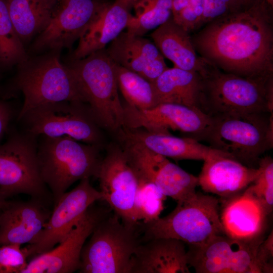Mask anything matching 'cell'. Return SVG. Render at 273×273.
<instances>
[{"label": "cell", "mask_w": 273, "mask_h": 273, "mask_svg": "<svg viewBox=\"0 0 273 273\" xmlns=\"http://www.w3.org/2000/svg\"><path fill=\"white\" fill-rule=\"evenodd\" d=\"M190 0H171V17L174 18L188 5Z\"/></svg>", "instance_id": "38"}, {"label": "cell", "mask_w": 273, "mask_h": 273, "mask_svg": "<svg viewBox=\"0 0 273 273\" xmlns=\"http://www.w3.org/2000/svg\"><path fill=\"white\" fill-rule=\"evenodd\" d=\"M151 36L161 54L172 61L174 67L199 73L203 59L197 56L190 33L172 17L156 28Z\"/></svg>", "instance_id": "25"}, {"label": "cell", "mask_w": 273, "mask_h": 273, "mask_svg": "<svg viewBox=\"0 0 273 273\" xmlns=\"http://www.w3.org/2000/svg\"><path fill=\"white\" fill-rule=\"evenodd\" d=\"M257 176L247 189L263 205L269 215L273 208V160L270 156L261 158Z\"/></svg>", "instance_id": "32"}, {"label": "cell", "mask_w": 273, "mask_h": 273, "mask_svg": "<svg viewBox=\"0 0 273 273\" xmlns=\"http://www.w3.org/2000/svg\"><path fill=\"white\" fill-rule=\"evenodd\" d=\"M200 140L245 165L257 168L261 156L273 146L272 113L211 116Z\"/></svg>", "instance_id": "5"}, {"label": "cell", "mask_w": 273, "mask_h": 273, "mask_svg": "<svg viewBox=\"0 0 273 273\" xmlns=\"http://www.w3.org/2000/svg\"><path fill=\"white\" fill-rule=\"evenodd\" d=\"M60 52L29 56L18 64L13 78L0 88V99L8 100L21 93L24 102L17 120L39 106L61 101L84 103L71 69L60 59Z\"/></svg>", "instance_id": "2"}, {"label": "cell", "mask_w": 273, "mask_h": 273, "mask_svg": "<svg viewBox=\"0 0 273 273\" xmlns=\"http://www.w3.org/2000/svg\"><path fill=\"white\" fill-rule=\"evenodd\" d=\"M19 38L24 46L47 26L55 0H4Z\"/></svg>", "instance_id": "27"}, {"label": "cell", "mask_w": 273, "mask_h": 273, "mask_svg": "<svg viewBox=\"0 0 273 273\" xmlns=\"http://www.w3.org/2000/svg\"><path fill=\"white\" fill-rule=\"evenodd\" d=\"M106 51L113 62L152 83L168 68L154 43L127 31L110 42Z\"/></svg>", "instance_id": "19"}, {"label": "cell", "mask_w": 273, "mask_h": 273, "mask_svg": "<svg viewBox=\"0 0 273 273\" xmlns=\"http://www.w3.org/2000/svg\"><path fill=\"white\" fill-rule=\"evenodd\" d=\"M76 79L84 103L97 124L117 132L124 125V109L113 63L106 49L67 64Z\"/></svg>", "instance_id": "7"}, {"label": "cell", "mask_w": 273, "mask_h": 273, "mask_svg": "<svg viewBox=\"0 0 273 273\" xmlns=\"http://www.w3.org/2000/svg\"><path fill=\"white\" fill-rule=\"evenodd\" d=\"M14 115V110L10 103L0 99V142L9 128Z\"/></svg>", "instance_id": "37"}, {"label": "cell", "mask_w": 273, "mask_h": 273, "mask_svg": "<svg viewBox=\"0 0 273 273\" xmlns=\"http://www.w3.org/2000/svg\"><path fill=\"white\" fill-rule=\"evenodd\" d=\"M94 204L57 246L31 258L22 273H72L78 270L85 243L98 223L109 214L107 208Z\"/></svg>", "instance_id": "17"}, {"label": "cell", "mask_w": 273, "mask_h": 273, "mask_svg": "<svg viewBox=\"0 0 273 273\" xmlns=\"http://www.w3.org/2000/svg\"><path fill=\"white\" fill-rule=\"evenodd\" d=\"M273 235L272 231L265 240H263L259 244L257 256L263 269L264 273L272 272L273 257Z\"/></svg>", "instance_id": "36"}, {"label": "cell", "mask_w": 273, "mask_h": 273, "mask_svg": "<svg viewBox=\"0 0 273 273\" xmlns=\"http://www.w3.org/2000/svg\"><path fill=\"white\" fill-rule=\"evenodd\" d=\"M272 7L265 0H255L209 22L191 36L196 51L225 72L273 77Z\"/></svg>", "instance_id": "1"}, {"label": "cell", "mask_w": 273, "mask_h": 273, "mask_svg": "<svg viewBox=\"0 0 273 273\" xmlns=\"http://www.w3.org/2000/svg\"><path fill=\"white\" fill-rule=\"evenodd\" d=\"M270 6H272L273 0H265Z\"/></svg>", "instance_id": "42"}, {"label": "cell", "mask_w": 273, "mask_h": 273, "mask_svg": "<svg viewBox=\"0 0 273 273\" xmlns=\"http://www.w3.org/2000/svg\"><path fill=\"white\" fill-rule=\"evenodd\" d=\"M222 202L220 218L224 235L247 242L262 239L269 214L247 189L236 196L222 199Z\"/></svg>", "instance_id": "20"}, {"label": "cell", "mask_w": 273, "mask_h": 273, "mask_svg": "<svg viewBox=\"0 0 273 273\" xmlns=\"http://www.w3.org/2000/svg\"><path fill=\"white\" fill-rule=\"evenodd\" d=\"M240 1L243 2L245 5H248L252 3L255 0H240Z\"/></svg>", "instance_id": "41"}, {"label": "cell", "mask_w": 273, "mask_h": 273, "mask_svg": "<svg viewBox=\"0 0 273 273\" xmlns=\"http://www.w3.org/2000/svg\"><path fill=\"white\" fill-rule=\"evenodd\" d=\"M198 185L207 193L230 198L244 192L257 176L259 170L228 156L217 155L203 161Z\"/></svg>", "instance_id": "21"}, {"label": "cell", "mask_w": 273, "mask_h": 273, "mask_svg": "<svg viewBox=\"0 0 273 273\" xmlns=\"http://www.w3.org/2000/svg\"><path fill=\"white\" fill-rule=\"evenodd\" d=\"M174 21L191 33L204 26V6L202 0H190V3L174 18Z\"/></svg>", "instance_id": "34"}, {"label": "cell", "mask_w": 273, "mask_h": 273, "mask_svg": "<svg viewBox=\"0 0 273 273\" xmlns=\"http://www.w3.org/2000/svg\"><path fill=\"white\" fill-rule=\"evenodd\" d=\"M28 56L10 18L4 0H0V70H6Z\"/></svg>", "instance_id": "30"}, {"label": "cell", "mask_w": 273, "mask_h": 273, "mask_svg": "<svg viewBox=\"0 0 273 273\" xmlns=\"http://www.w3.org/2000/svg\"><path fill=\"white\" fill-rule=\"evenodd\" d=\"M113 63L118 89L127 104L141 110L150 109L157 105L153 83Z\"/></svg>", "instance_id": "28"}, {"label": "cell", "mask_w": 273, "mask_h": 273, "mask_svg": "<svg viewBox=\"0 0 273 273\" xmlns=\"http://www.w3.org/2000/svg\"><path fill=\"white\" fill-rule=\"evenodd\" d=\"M123 106L124 127L159 134L178 130L199 142L212 121L211 117L200 110L176 104L162 103L143 110L126 103Z\"/></svg>", "instance_id": "15"}, {"label": "cell", "mask_w": 273, "mask_h": 273, "mask_svg": "<svg viewBox=\"0 0 273 273\" xmlns=\"http://www.w3.org/2000/svg\"><path fill=\"white\" fill-rule=\"evenodd\" d=\"M263 239L247 242L224 234L200 245H189L188 263L197 273H264L257 256Z\"/></svg>", "instance_id": "12"}, {"label": "cell", "mask_w": 273, "mask_h": 273, "mask_svg": "<svg viewBox=\"0 0 273 273\" xmlns=\"http://www.w3.org/2000/svg\"><path fill=\"white\" fill-rule=\"evenodd\" d=\"M137 178L138 187L134 202V216L138 222L150 223L160 217L167 197L154 184Z\"/></svg>", "instance_id": "31"}, {"label": "cell", "mask_w": 273, "mask_h": 273, "mask_svg": "<svg viewBox=\"0 0 273 273\" xmlns=\"http://www.w3.org/2000/svg\"><path fill=\"white\" fill-rule=\"evenodd\" d=\"M136 1L137 0H115V2L121 4L128 10H130L132 8Z\"/></svg>", "instance_id": "39"}, {"label": "cell", "mask_w": 273, "mask_h": 273, "mask_svg": "<svg viewBox=\"0 0 273 273\" xmlns=\"http://www.w3.org/2000/svg\"><path fill=\"white\" fill-rule=\"evenodd\" d=\"M126 28L133 34L143 36L171 17V0H137Z\"/></svg>", "instance_id": "29"}, {"label": "cell", "mask_w": 273, "mask_h": 273, "mask_svg": "<svg viewBox=\"0 0 273 273\" xmlns=\"http://www.w3.org/2000/svg\"><path fill=\"white\" fill-rule=\"evenodd\" d=\"M25 131L36 136H68L85 144L100 146L102 134L87 105L81 102L61 101L36 107L19 120Z\"/></svg>", "instance_id": "10"}, {"label": "cell", "mask_w": 273, "mask_h": 273, "mask_svg": "<svg viewBox=\"0 0 273 273\" xmlns=\"http://www.w3.org/2000/svg\"><path fill=\"white\" fill-rule=\"evenodd\" d=\"M1 208H2V207H0V209H1Z\"/></svg>", "instance_id": "43"}, {"label": "cell", "mask_w": 273, "mask_h": 273, "mask_svg": "<svg viewBox=\"0 0 273 273\" xmlns=\"http://www.w3.org/2000/svg\"><path fill=\"white\" fill-rule=\"evenodd\" d=\"M218 198L196 192L193 197L177 202L168 214L148 223L139 222L143 242L158 238H172L189 245L205 244L224 234Z\"/></svg>", "instance_id": "6"}, {"label": "cell", "mask_w": 273, "mask_h": 273, "mask_svg": "<svg viewBox=\"0 0 273 273\" xmlns=\"http://www.w3.org/2000/svg\"><path fill=\"white\" fill-rule=\"evenodd\" d=\"M7 198L0 191V207H2L8 201Z\"/></svg>", "instance_id": "40"}, {"label": "cell", "mask_w": 273, "mask_h": 273, "mask_svg": "<svg viewBox=\"0 0 273 273\" xmlns=\"http://www.w3.org/2000/svg\"><path fill=\"white\" fill-rule=\"evenodd\" d=\"M44 201H7L0 209V245L30 244L34 242L52 211Z\"/></svg>", "instance_id": "18"}, {"label": "cell", "mask_w": 273, "mask_h": 273, "mask_svg": "<svg viewBox=\"0 0 273 273\" xmlns=\"http://www.w3.org/2000/svg\"><path fill=\"white\" fill-rule=\"evenodd\" d=\"M198 74L200 109L209 116L272 113V77L251 78L226 73L204 59Z\"/></svg>", "instance_id": "3"}, {"label": "cell", "mask_w": 273, "mask_h": 273, "mask_svg": "<svg viewBox=\"0 0 273 273\" xmlns=\"http://www.w3.org/2000/svg\"><path fill=\"white\" fill-rule=\"evenodd\" d=\"M97 178L100 183L102 201L125 224L138 225L134 213L138 178L121 145L112 144L102 159Z\"/></svg>", "instance_id": "14"}, {"label": "cell", "mask_w": 273, "mask_h": 273, "mask_svg": "<svg viewBox=\"0 0 273 273\" xmlns=\"http://www.w3.org/2000/svg\"><path fill=\"white\" fill-rule=\"evenodd\" d=\"M26 247L18 244L0 245V273H22L28 261Z\"/></svg>", "instance_id": "33"}, {"label": "cell", "mask_w": 273, "mask_h": 273, "mask_svg": "<svg viewBox=\"0 0 273 273\" xmlns=\"http://www.w3.org/2000/svg\"><path fill=\"white\" fill-rule=\"evenodd\" d=\"M130 14L121 4L108 2L82 32L70 60L80 59L105 49L126 29Z\"/></svg>", "instance_id": "23"}, {"label": "cell", "mask_w": 273, "mask_h": 273, "mask_svg": "<svg viewBox=\"0 0 273 273\" xmlns=\"http://www.w3.org/2000/svg\"><path fill=\"white\" fill-rule=\"evenodd\" d=\"M118 136L141 143L152 151L175 160H202L217 155L228 156L191 138L150 132L143 128L122 127Z\"/></svg>", "instance_id": "24"}, {"label": "cell", "mask_w": 273, "mask_h": 273, "mask_svg": "<svg viewBox=\"0 0 273 273\" xmlns=\"http://www.w3.org/2000/svg\"><path fill=\"white\" fill-rule=\"evenodd\" d=\"M153 84L157 105L172 103L200 110L201 78L198 73L168 68Z\"/></svg>", "instance_id": "26"}, {"label": "cell", "mask_w": 273, "mask_h": 273, "mask_svg": "<svg viewBox=\"0 0 273 273\" xmlns=\"http://www.w3.org/2000/svg\"><path fill=\"white\" fill-rule=\"evenodd\" d=\"M37 137L25 131L14 132L0 144V191L7 198L18 194L43 201L48 198L38 167Z\"/></svg>", "instance_id": "9"}, {"label": "cell", "mask_w": 273, "mask_h": 273, "mask_svg": "<svg viewBox=\"0 0 273 273\" xmlns=\"http://www.w3.org/2000/svg\"><path fill=\"white\" fill-rule=\"evenodd\" d=\"M39 136L37 147L39 172L55 206L74 183L97 177L102 160L100 146L81 144L68 136Z\"/></svg>", "instance_id": "4"}, {"label": "cell", "mask_w": 273, "mask_h": 273, "mask_svg": "<svg viewBox=\"0 0 273 273\" xmlns=\"http://www.w3.org/2000/svg\"><path fill=\"white\" fill-rule=\"evenodd\" d=\"M185 243L158 238L141 242L132 258L130 273H190Z\"/></svg>", "instance_id": "22"}, {"label": "cell", "mask_w": 273, "mask_h": 273, "mask_svg": "<svg viewBox=\"0 0 273 273\" xmlns=\"http://www.w3.org/2000/svg\"><path fill=\"white\" fill-rule=\"evenodd\" d=\"M202 1L204 6V26L220 17L247 6L240 0H202Z\"/></svg>", "instance_id": "35"}, {"label": "cell", "mask_w": 273, "mask_h": 273, "mask_svg": "<svg viewBox=\"0 0 273 273\" xmlns=\"http://www.w3.org/2000/svg\"><path fill=\"white\" fill-rule=\"evenodd\" d=\"M128 161L139 178L151 182L163 194L179 202L195 195L198 177L136 141L118 136Z\"/></svg>", "instance_id": "11"}, {"label": "cell", "mask_w": 273, "mask_h": 273, "mask_svg": "<svg viewBox=\"0 0 273 273\" xmlns=\"http://www.w3.org/2000/svg\"><path fill=\"white\" fill-rule=\"evenodd\" d=\"M108 2L103 0H55L50 21L32 43L38 54L70 49Z\"/></svg>", "instance_id": "13"}, {"label": "cell", "mask_w": 273, "mask_h": 273, "mask_svg": "<svg viewBox=\"0 0 273 273\" xmlns=\"http://www.w3.org/2000/svg\"><path fill=\"white\" fill-rule=\"evenodd\" d=\"M138 226L108 214L96 226L81 254V273H130L132 258L142 242Z\"/></svg>", "instance_id": "8"}, {"label": "cell", "mask_w": 273, "mask_h": 273, "mask_svg": "<svg viewBox=\"0 0 273 273\" xmlns=\"http://www.w3.org/2000/svg\"><path fill=\"white\" fill-rule=\"evenodd\" d=\"M102 200L101 192L91 185L88 178L81 179L75 188L65 193L54 206L36 240L26 246L28 259L49 251L59 244L87 209Z\"/></svg>", "instance_id": "16"}]
</instances>
